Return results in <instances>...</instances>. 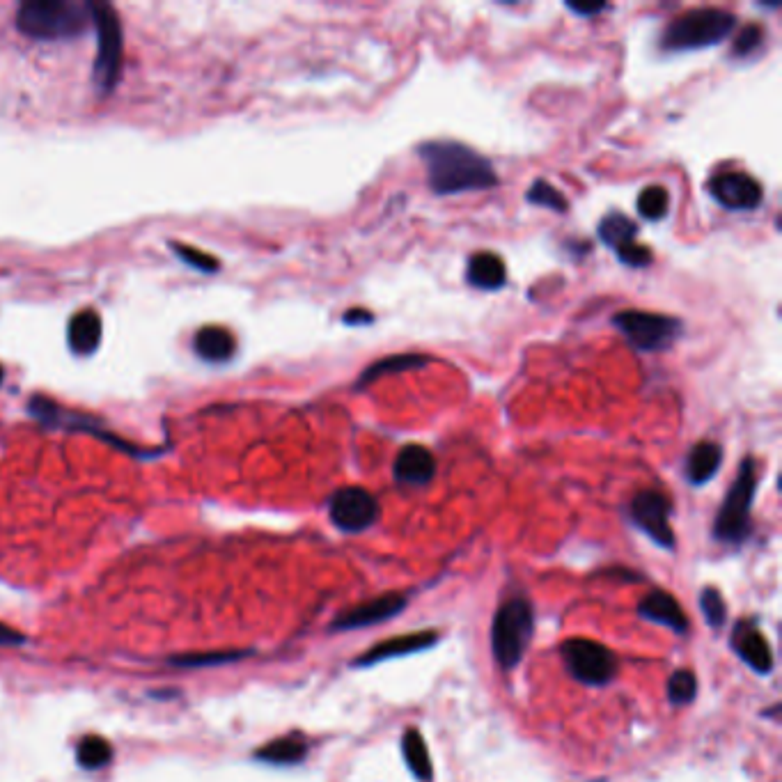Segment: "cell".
Wrapping results in <instances>:
<instances>
[{
  "instance_id": "d590c367",
  "label": "cell",
  "mask_w": 782,
  "mask_h": 782,
  "mask_svg": "<svg viewBox=\"0 0 782 782\" xmlns=\"http://www.w3.org/2000/svg\"><path fill=\"white\" fill-rule=\"evenodd\" d=\"M3 379H5V370H3V365H0V383H3Z\"/></svg>"
},
{
  "instance_id": "9c48e42d",
  "label": "cell",
  "mask_w": 782,
  "mask_h": 782,
  "mask_svg": "<svg viewBox=\"0 0 782 782\" xmlns=\"http://www.w3.org/2000/svg\"><path fill=\"white\" fill-rule=\"evenodd\" d=\"M670 512L672 503L666 494L654 489L638 491L631 498L629 516L633 526L643 530V533L652 539L661 549H675V533L670 528Z\"/></svg>"
},
{
  "instance_id": "4fadbf2b",
  "label": "cell",
  "mask_w": 782,
  "mask_h": 782,
  "mask_svg": "<svg viewBox=\"0 0 782 782\" xmlns=\"http://www.w3.org/2000/svg\"><path fill=\"white\" fill-rule=\"evenodd\" d=\"M406 608V597L404 594L390 592V594H381V597H374L365 604H358L349 611H344L338 615V620L333 622V631H354V629H363V627H372V624L393 620L395 615H400Z\"/></svg>"
},
{
  "instance_id": "7c38bea8",
  "label": "cell",
  "mask_w": 782,
  "mask_h": 782,
  "mask_svg": "<svg viewBox=\"0 0 782 782\" xmlns=\"http://www.w3.org/2000/svg\"><path fill=\"white\" fill-rule=\"evenodd\" d=\"M709 193L718 205L732 211L757 209L764 198L760 182L746 172H721V175L711 177Z\"/></svg>"
},
{
  "instance_id": "603a6c76",
  "label": "cell",
  "mask_w": 782,
  "mask_h": 782,
  "mask_svg": "<svg viewBox=\"0 0 782 782\" xmlns=\"http://www.w3.org/2000/svg\"><path fill=\"white\" fill-rule=\"evenodd\" d=\"M402 753H404L406 766H409L413 776H416L420 782L432 780L434 769H432V760H429V750L420 730H416V727H409V730L404 732Z\"/></svg>"
},
{
  "instance_id": "f1b7e54d",
  "label": "cell",
  "mask_w": 782,
  "mask_h": 782,
  "mask_svg": "<svg viewBox=\"0 0 782 782\" xmlns=\"http://www.w3.org/2000/svg\"><path fill=\"white\" fill-rule=\"evenodd\" d=\"M526 200L530 202V205L546 207V209H553V211H567L569 209L565 195L555 189L553 184L546 182V179H537V182L530 186V191L526 193Z\"/></svg>"
},
{
  "instance_id": "52a82bcc",
  "label": "cell",
  "mask_w": 782,
  "mask_h": 782,
  "mask_svg": "<svg viewBox=\"0 0 782 782\" xmlns=\"http://www.w3.org/2000/svg\"><path fill=\"white\" fill-rule=\"evenodd\" d=\"M613 326L620 331L633 349L645 351H663L670 349L682 335V322L677 317L659 315V312L647 310H622L613 317Z\"/></svg>"
},
{
  "instance_id": "44dd1931",
  "label": "cell",
  "mask_w": 782,
  "mask_h": 782,
  "mask_svg": "<svg viewBox=\"0 0 782 782\" xmlns=\"http://www.w3.org/2000/svg\"><path fill=\"white\" fill-rule=\"evenodd\" d=\"M723 464V448L714 441H702L693 445V450L688 452L686 459V480L702 487L709 480H714L718 468Z\"/></svg>"
},
{
  "instance_id": "4316f807",
  "label": "cell",
  "mask_w": 782,
  "mask_h": 782,
  "mask_svg": "<svg viewBox=\"0 0 782 782\" xmlns=\"http://www.w3.org/2000/svg\"><path fill=\"white\" fill-rule=\"evenodd\" d=\"M698 695V677L693 675V670H677L672 672V677L668 679V700L670 705L675 707H684L688 702L695 700Z\"/></svg>"
},
{
  "instance_id": "7a4b0ae2",
  "label": "cell",
  "mask_w": 782,
  "mask_h": 782,
  "mask_svg": "<svg viewBox=\"0 0 782 782\" xmlns=\"http://www.w3.org/2000/svg\"><path fill=\"white\" fill-rule=\"evenodd\" d=\"M90 23V3H76V0H28L17 10L19 33L42 42L74 39L83 35Z\"/></svg>"
},
{
  "instance_id": "4dcf8cb0",
  "label": "cell",
  "mask_w": 782,
  "mask_h": 782,
  "mask_svg": "<svg viewBox=\"0 0 782 782\" xmlns=\"http://www.w3.org/2000/svg\"><path fill=\"white\" fill-rule=\"evenodd\" d=\"M700 608H702V615H705L709 627H714V629L723 627L725 617H727V606H725V599H723L721 592H718L716 588L702 590Z\"/></svg>"
},
{
  "instance_id": "8992f818",
  "label": "cell",
  "mask_w": 782,
  "mask_h": 782,
  "mask_svg": "<svg viewBox=\"0 0 782 782\" xmlns=\"http://www.w3.org/2000/svg\"><path fill=\"white\" fill-rule=\"evenodd\" d=\"M92 23L97 30V58L92 65V78H95L101 95L115 90L122 74L124 60V39L120 14L108 3H90Z\"/></svg>"
},
{
  "instance_id": "5bb4252c",
  "label": "cell",
  "mask_w": 782,
  "mask_h": 782,
  "mask_svg": "<svg viewBox=\"0 0 782 782\" xmlns=\"http://www.w3.org/2000/svg\"><path fill=\"white\" fill-rule=\"evenodd\" d=\"M439 643V633L436 631H416V633H404V636L388 638L383 643L367 649L363 656H358L354 661L356 668H370L374 663L388 661V659H400V656H409L416 652H425V649L434 647Z\"/></svg>"
},
{
  "instance_id": "f546056e",
  "label": "cell",
  "mask_w": 782,
  "mask_h": 782,
  "mask_svg": "<svg viewBox=\"0 0 782 782\" xmlns=\"http://www.w3.org/2000/svg\"><path fill=\"white\" fill-rule=\"evenodd\" d=\"M170 248L175 250V255L179 257V260L186 262L193 269L202 271V273H216L218 269H221V262H218L214 255L205 253V250H198L189 244H177V241L175 244H170Z\"/></svg>"
},
{
  "instance_id": "30bf717a",
  "label": "cell",
  "mask_w": 782,
  "mask_h": 782,
  "mask_svg": "<svg viewBox=\"0 0 782 782\" xmlns=\"http://www.w3.org/2000/svg\"><path fill=\"white\" fill-rule=\"evenodd\" d=\"M328 516L342 533H363L379 519V503L363 487H344L328 500Z\"/></svg>"
},
{
  "instance_id": "e0dca14e",
  "label": "cell",
  "mask_w": 782,
  "mask_h": 782,
  "mask_svg": "<svg viewBox=\"0 0 782 782\" xmlns=\"http://www.w3.org/2000/svg\"><path fill=\"white\" fill-rule=\"evenodd\" d=\"M638 615L643 617V620L663 624V627L672 629L675 633H679V636H684L688 631V617L684 613V608L679 606V601L666 590L649 592L638 604Z\"/></svg>"
},
{
  "instance_id": "277c9868",
  "label": "cell",
  "mask_w": 782,
  "mask_h": 782,
  "mask_svg": "<svg viewBox=\"0 0 782 782\" xmlns=\"http://www.w3.org/2000/svg\"><path fill=\"white\" fill-rule=\"evenodd\" d=\"M535 629L533 606L528 599L514 597L498 608L491 624V652L503 670H512L526 654Z\"/></svg>"
},
{
  "instance_id": "5b68a950",
  "label": "cell",
  "mask_w": 782,
  "mask_h": 782,
  "mask_svg": "<svg viewBox=\"0 0 782 782\" xmlns=\"http://www.w3.org/2000/svg\"><path fill=\"white\" fill-rule=\"evenodd\" d=\"M757 491V464L753 457L741 461L730 491L714 521V537L723 544H741L750 535V510Z\"/></svg>"
},
{
  "instance_id": "836d02e7",
  "label": "cell",
  "mask_w": 782,
  "mask_h": 782,
  "mask_svg": "<svg viewBox=\"0 0 782 782\" xmlns=\"http://www.w3.org/2000/svg\"><path fill=\"white\" fill-rule=\"evenodd\" d=\"M374 322V315L370 310H349L344 315V324L347 326H370Z\"/></svg>"
},
{
  "instance_id": "7402d4cb",
  "label": "cell",
  "mask_w": 782,
  "mask_h": 782,
  "mask_svg": "<svg viewBox=\"0 0 782 782\" xmlns=\"http://www.w3.org/2000/svg\"><path fill=\"white\" fill-rule=\"evenodd\" d=\"M306 755H308V741L303 739L301 734H287V737L273 739L255 753L257 760L276 766L299 764L306 760Z\"/></svg>"
},
{
  "instance_id": "ba28073f",
  "label": "cell",
  "mask_w": 782,
  "mask_h": 782,
  "mask_svg": "<svg viewBox=\"0 0 782 782\" xmlns=\"http://www.w3.org/2000/svg\"><path fill=\"white\" fill-rule=\"evenodd\" d=\"M567 670L581 684L606 686L617 675V659L606 645L594 643L588 638H572L560 647Z\"/></svg>"
},
{
  "instance_id": "1f68e13d",
  "label": "cell",
  "mask_w": 782,
  "mask_h": 782,
  "mask_svg": "<svg viewBox=\"0 0 782 782\" xmlns=\"http://www.w3.org/2000/svg\"><path fill=\"white\" fill-rule=\"evenodd\" d=\"M762 39H764V30L757 26V23H750V26L741 30L739 37L734 39L732 53L737 58H746V56H750V53H755L757 49H760Z\"/></svg>"
},
{
  "instance_id": "2e32d148",
  "label": "cell",
  "mask_w": 782,
  "mask_h": 782,
  "mask_svg": "<svg viewBox=\"0 0 782 782\" xmlns=\"http://www.w3.org/2000/svg\"><path fill=\"white\" fill-rule=\"evenodd\" d=\"M393 475L400 484L406 487H425L434 480L436 475V461L434 455L422 445H406L397 452Z\"/></svg>"
},
{
  "instance_id": "d4e9b609",
  "label": "cell",
  "mask_w": 782,
  "mask_h": 782,
  "mask_svg": "<svg viewBox=\"0 0 782 782\" xmlns=\"http://www.w3.org/2000/svg\"><path fill=\"white\" fill-rule=\"evenodd\" d=\"M248 654L250 652H241V649H225V652H198V654L172 656L168 663L170 666H177V668H209V666H221V663L239 661Z\"/></svg>"
},
{
  "instance_id": "8fae6325",
  "label": "cell",
  "mask_w": 782,
  "mask_h": 782,
  "mask_svg": "<svg viewBox=\"0 0 782 782\" xmlns=\"http://www.w3.org/2000/svg\"><path fill=\"white\" fill-rule=\"evenodd\" d=\"M597 234L599 239L617 255V260L627 264V267L643 269L652 264V253H649V248L640 246L636 241L638 225L633 223L629 216H624L622 211H611V214L604 216V221H601L597 228Z\"/></svg>"
},
{
  "instance_id": "9a60e30c",
  "label": "cell",
  "mask_w": 782,
  "mask_h": 782,
  "mask_svg": "<svg viewBox=\"0 0 782 782\" xmlns=\"http://www.w3.org/2000/svg\"><path fill=\"white\" fill-rule=\"evenodd\" d=\"M732 647L739 654V659L760 675H769L773 670V649L755 622L744 620L734 627Z\"/></svg>"
},
{
  "instance_id": "d6986e66",
  "label": "cell",
  "mask_w": 782,
  "mask_h": 782,
  "mask_svg": "<svg viewBox=\"0 0 782 782\" xmlns=\"http://www.w3.org/2000/svg\"><path fill=\"white\" fill-rule=\"evenodd\" d=\"M193 349L207 363H228L237 354V338L223 326H205L193 335Z\"/></svg>"
},
{
  "instance_id": "83f0119b",
  "label": "cell",
  "mask_w": 782,
  "mask_h": 782,
  "mask_svg": "<svg viewBox=\"0 0 782 782\" xmlns=\"http://www.w3.org/2000/svg\"><path fill=\"white\" fill-rule=\"evenodd\" d=\"M111 757L113 748L101 737H85L81 744H78V764H81L83 769H101V766L111 762Z\"/></svg>"
},
{
  "instance_id": "cb8c5ba5",
  "label": "cell",
  "mask_w": 782,
  "mask_h": 782,
  "mask_svg": "<svg viewBox=\"0 0 782 782\" xmlns=\"http://www.w3.org/2000/svg\"><path fill=\"white\" fill-rule=\"evenodd\" d=\"M432 358L429 356H420V354H400V356H388L383 361L372 363L367 370L363 372V377L358 379V388H367L370 383H374L381 377H388V374H397V372H406V370H418V367L427 365Z\"/></svg>"
},
{
  "instance_id": "ac0fdd59",
  "label": "cell",
  "mask_w": 782,
  "mask_h": 782,
  "mask_svg": "<svg viewBox=\"0 0 782 782\" xmlns=\"http://www.w3.org/2000/svg\"><path fill=\"white\" fill-rule=\"evenodd\" d=\"M101 335H104V322L97 310L85 308L69 319L67 342L76 356L95 354L101 344Z\"/></svg>"
},
{
  "instance_id": "e575fe53",
  "label": "cell",
  "mask_w": 782,
  "mask_h": 782,
  "mask_svg": "<svg viewBox=\"0 0 782 782\" xmlns=\"http://www.w3.org/2000/svg\"><path fill=\"white\" fill-rule=\"evenodd\" d=\"M567 7H569V10H572L574 14H581V17H592V14L604 12L608 5H601V3H599V5H597V3H594V5H572V3H567Z\"/></svg>"
},
{
  "instance_id": "6da1fadb",
  "label": "cell",
  "mask_w": 782,
  "mask_h": 782,
  "mask_svg": "<svg viewBox=\"0 0 782 782\" xmlns=\"http://www.w3.org/2000/svg\"><path fill=\"white\" fill-rule=\"evenodd\" d=\"M425 163L427 184L436 195L494 189L498 175L487 156L457 140H429L418 147Z\"/></svg>"
},
{
  "instance_id": "d6a6232c",
  "label": "cell",
  "mask_w": 782,
  "mask_h": 782,
  "mask_svg": "<svg viewBox=\"0 0 782 782\" xmlns=\"http://www.w3.org/2000/svg\"><path fill=\"white\" fill-rule=\"evenodd\" d=\"M23 643H26V638H23L21 631L0 622V647H19Z\"/></svg>"
},
{
  "instance_id": "ffe728a7",
  "label": "cell",
  "mask_w": 782,
  "mask_h": 782,
  "mask_svg": "<svg viewBox=\"0 0 782 782\" xmlns=\"http://www.w3.org/2000/svg\"><path fill=\"white\" fill-rule=\"evenodd\" d=\"M468 285L482 292H498L507 283L505 262L496 253H475L466 267Z\"/></svg>"
},
{
  "instance_id": "484cf974",
  "label": "cell",
  "mask_w": 782,
  "mask_h": 782,
  "mask_svg": "<svg viewBox=\"0 0 782 782\" xmlns=\"http://www.w3.org/2000/svg\"><path fill=\"white\" fill-rule=\"evenodd\" d=\"M670 209V195L663 186H647V189L638 195V214L647 218V221H661L668 216Z\"/></svg>"
},
{
  "instance_id": "3957f363",
  "label": "cell",
  "mask_w": 782,
  "mask_h": 782,
  "mask_svg": "<svg viewBox=\"0 0 782 782\" xmlns=\"http://www.w3.org/2000/svg\"><path fill=\"white\" fill-rule=\"evenodd\" d=\"M734 26H737V17L732 12L718 10V7H700V10L679 14L663 33L661 46L672 53L700 51L725 42Z\"/></svg>"
}]
</instances>
